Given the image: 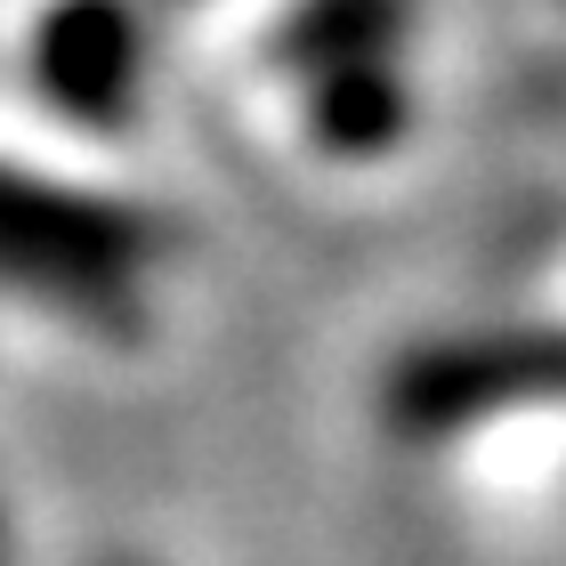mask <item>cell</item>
I'll list each match as a JSON object with an SVG mask.
<instances>
[{"mask_svg":"<svg viewBox=\"0 0 566 566\" xmlns=\"http://www.w3.org/2000/svg\"><path fill=\"white\" fill-rule=\"evenodd\" d=\"M0 566H9V526H0Z\"/></svg>","mask_w":566,"mask_h":566,"instance_id":"3","label":"cell"},{"mask_svg":"<svg viewBox=\"0 0 566 566\" xmlns=\"http://www.w3.org/2000/svg\"><path fill=\"white\" fill-rule=\"evenodd\" d=\"M154 235L130 211H106L90 195H65L49 178L0 170V275L17 292L90 307V316H114L122 283H130V260Z\"/></svg>","mask_w":566,"mask_h":566,"instance_id":"1","label":"cell"},{"mask_svg":"<svg viewBox=\"0 0 566 566\" xmlns=\"http://www.w3.org/2000/svg\"><path fill=\"white\" fill-rule=\"evenodd\" d=\"M33 82L49 106L82 114V122H122L138 82V33L114 0H65L41 17L33 33Z\"/></svg>","mask_w":566,"mask_h":566,"instance_id":"2","label":"cell"}]
</instances>
